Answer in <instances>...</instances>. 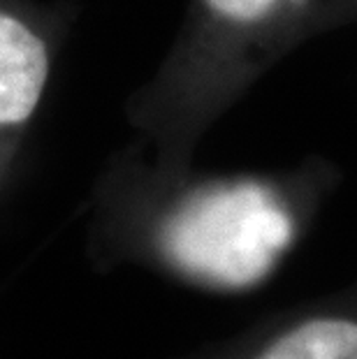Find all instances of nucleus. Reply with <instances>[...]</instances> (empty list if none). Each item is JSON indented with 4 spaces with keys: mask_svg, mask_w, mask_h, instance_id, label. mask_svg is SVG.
Masks as SVG:
<instances>
[{
    "mask_svg": "<svg viewBox=\"0 0 357 359\" xmlns=\"http://www.w3.org/2000/svg\"><path fill=\"white\" fill-rule=\"evenodd\" d=\"M339 183V165L325 156L257 172L163 170L133 142L112 158L97 193L126 255L191 285L244 292L299 246Z\"/></svg>",
    "mask_w": 357,
    "mask_h": 359,
    "instance_id": "obj_1",
    "label": "nucleus"
},
{
    "mask_svg": "<svg viewBox=\"0 0 357 359\" xmlns=\"http://www.w3.org/2000/svg\"><path fill=\"white\" fill-rule=\"evenodd\" d=\"M357 26V0H188L154 77L126 116L163 170H184L202 137L276 63L314 37Z\"/></svg>",
    "mask_w": 357,
    "mask_h": 359,
    "instance_id": "obj_2",
    "label": "nucleus"
},
{
    "mask_svg": "<svg viewBox=\"0 0 357 359\" xmlns=\"http://www.w3.org/2000/svg\"><path fill=\"white\" fill-rule=\"evenodd\" d=\"M77 7L0 0V197L19 170Z\"/></svg>",
    "mask_w": 357,
    "mask_h": 359,
    "instance_id": "obj_3",
    "label": "nucleus"
},
{
    "mask_svg": "<svg viewBox=\"0 0 357 359\" xmlns=\"http://www.w3.org/2000/svg\"><path fill=\"white\" fill-rule=\"evenodd\" d=\"M197 359H357V278L274 313Z\"/></svg>",
    "mask_w": 357,
    "mask_h": 359,
    "instance_id": "obj_4",
    "label": "nucleus"
}]
</instances>
